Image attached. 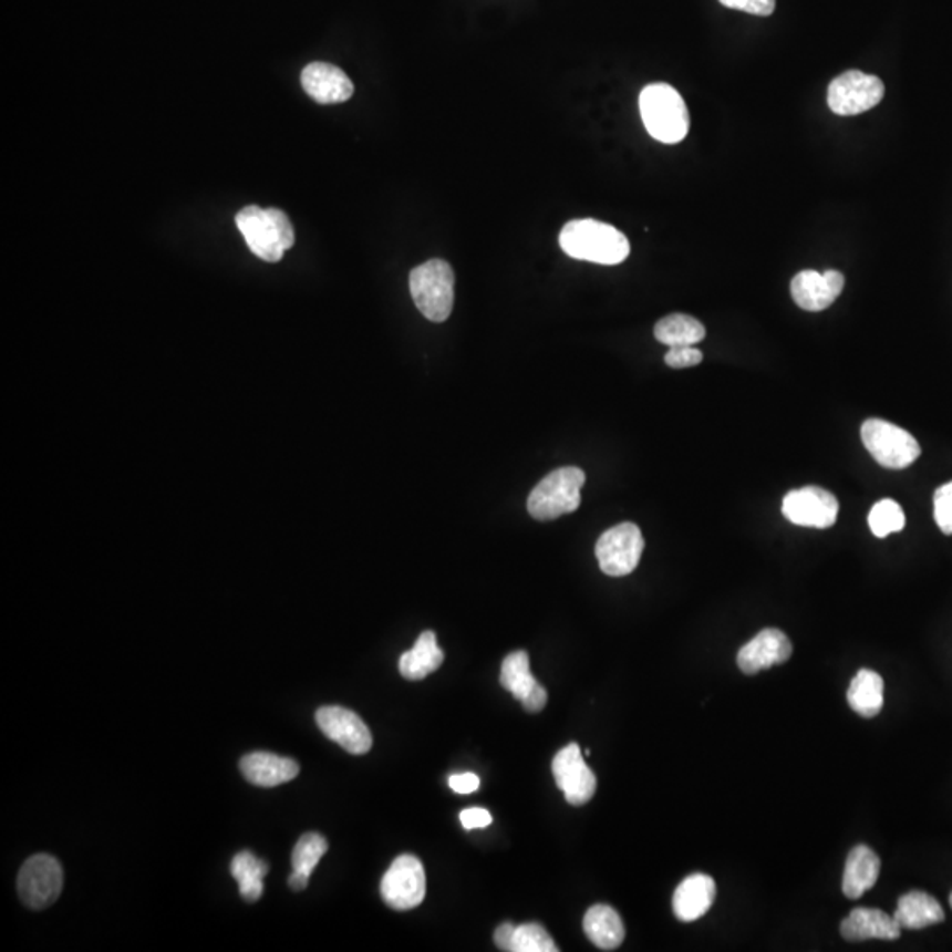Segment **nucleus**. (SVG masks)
Here are the masks:
<instances>
[{
    "label": "nucleus",
    "instance_id": "obj_1",
    "mask_svg": "<svg viewBox=\"0 0 952 952\" xmlns=\"http://www.w3.org/2000/svg\"><path fill=\"white\" fill-rule=\"evenodd\" d=\"M559 246L573 260L597 265L623 263L630 256V242L624 234L597 219L567 223L559 234Z\"/></svg>",
    "mask_w": 952,
    "mask_h": 952
},
{
    "label": "nucleus",
    "instance_id": "obj_2",
    "mask_svg": "<svg viewBox=\"0 0 952 952\" xmlns=\"http://www.w3.org/2000/svg\"><path fill=\"white\" fill-rule=\"evenodd\" d=\"M237 228L246 238L252 255L263 261L276 263L294 244V230L290 217L278 208H261L256 205L242 208L235 217Z\"/></svg>",
    "mask_w": 952,
    "mask_h": 952
},
{
    "label": "nucleus",
    "instance_id": "obj_3",
    "mask_svg": "<svg viewBox=\"0 0 952 952\" xmlns=\"http://www.w3.org/2000/svg\"><path fill=\"white\" fill-rule=\"evenodd\" d=\"M645 130L666 145L683 142L689 135L690 115L680 92L666 83H651L639 97Z\"/></svg>",
    "mask_w": 952,
    "mask_h": 952
},
{
    "label": "nucleus",
    "instance_id": "obj_4",
    "mask_svg": "<svg viewBox=\"0 0 952 952\" xmlns=\"http://www.w3.org/2000/svg\"><path fill=\"white\" fill-rule=\"evenodd\" d=\"M455 273L451 263L428 260L410 273V291L418 311L434 323L448 320L454 309Z\"/></svg>",
    "mask_w": 952,
    "mask_h": 952
},
{
    "label": "nucleus",
    "instance_id": "obj_5",
    "mask_svg": "<svg viewBox=\"0 0 952 952\" xmlns=\"http://www.w3.org/2000/svg\"><path fill=\"white\" fill-rule=\"evenodd\" d=\"M584 482L586 473L576 466L549 473L529 494L528 511L532 519L555 520L576 511Z\"/></svg>",
    "mask_w": 952,
    "mask_h": 952
},
{
    "label": "nucleus",
    "instance_id": "obj_6",
    "mask_svg": "<svg viewBox=\"0 0 952 952\" xmlns=\"http://www.w3.org/2000/svg\"><path fill=\"white\" fill-rule=\"evenodd\" d=\"M861 439L880 466L904 469L921 457V445L904 428L880 418H870L861 427Z\"/></svg>",
    "mask_w": 952,
    "mask_h": 952
},
{
    "label": "nucleus",
    "instance_id": "obj_7",
    "mask_svg": "<svg viewBox=\"0 0 952 952\" xmlns=\"http://www.w3.org/2000/svg\"><path fill=\"white\" fill-rule=\"evenodd\" d=\"M644 537L639 526L621 522L607 529L597 541L598 565L609 577L630 576L644 552Z\"/></svg>",
    "mask_w": 952,
    "mask_h": 952
},
{
    "label": "nucleus",
    "instance_id": "obj_8",
    "mask_svg": "<svg viewBox=\"0 0 952 952\" xmlns=\"http://www.w3.org/2000/svg\"><path fill=\"white\" fill-rule=\"evenodd\" d=\"M64 873L55 857L38 853L27 859L18 873V894L32 910L48 909L61 897Z\"/></svg>",
    "mask_w": 952,
    "mask_h": 952
},
{
    "label": "nucleus",
    "instance_id": "obj_9",
    "mask_svg": "<svg viewBox=\"0 0 952 952\" xmlns=\"http://www.w3.org/2000/svg\"><path fill=\"white\" fill-rule=\"evenodd\" d=\"M882 80L862 71H847L832 80L827 91V104L836 115L852 117L875 108L883 100Z\"/></svg>",
    "mask_w": 952,
    "mask_h": 952
},
{
    "label": "nucleus",
    "instance_id": "obj_10",
    "mask_svg": "<svg viewBox=\"0 0 952 952\" xmlns=\"http://www.w3.org/2000/svg\"><path fill=\"white\" fill-rule=\"evenodd\" d=\"M381 898L394 910H412L424 901L425 871L421 859L399 856L381 880Z\"/></svg>",
    "mask_w": 952,
    "mask_h": 952
},
{
    "label": "nucleus",
    "instance_id": "obj_11",
    "mask_svg": "<svg viewBox=\"0 0 952 952\" xmlns=\"http://www.w3.org/2000/svg\"><path fill=\"white\" fill-rule=\"evenodd\" d=\"M782 511L790 522L803 528L827 529L835 526L840 503L829 490L808 485L793 490L784 498Z\"/></svg>",
    "mask_w": 952,
    "mask_h": 952
},
{
    "label": "nucleus",
    "instance_id": "obj_12",
    "mask_svg": "<svg viewBox=\"0 0 952 952\" xmlns=\"http://www.w3.org/2000/svg\"><path fill=\"white\" fill-rule=\"evenodd\" d=\"M552 775L559 790H563L565 799L573 806H582L591 801L597 793V776L589 769L584 755L576 743L565 746L552 760Z\"/></svg>",
    "mask_w": 952,
    "mask_h": 952
},
{
    "label": "nucleus",
    "instance_id": "obj_13",
    "mask_svg": "<svg viewBox=\"0 0 952 952\" xmlns=\"http://www.w3.org/2000/svg\"><path fill=\"white\" fill-rule=\"evenodd\" d=\"M317 723L321 732L346 749L348 754L364 755L373 746V734L364 720L346 707H321L317 713Z\"/></svg>",
    "mask_w": 952,
    "mask_h": 952
},
{
    "label": "nucleus",
    "instance_id": "obj_14",
    "mask_svg": "<svg viewBox=\"0 0 952 952\" xmlns=\"http://www.w3.org/2000/svg\"><path fill=\"white\" fill-rule=\"evenodd\" d=\"M845 288V276L838 270H803L790 282V293L799 308L809 312L824 311L840 297Z\"/></svg>",
    "mask_w": 952,
    "mask_h": 952
},
{
    "label": "nucleus",
    "instance_id": "obj_15",
    "mask_svg": "<svg viewBox=\"0 0 952 952\" xmlns=\"http://www.w3.org/2000/svg\"><path fill=\"white\" fill-rule=\"evenodd\" d=\"M793 656V642L778 628H766L741 648L737 665L741 672L754 675L773 665L787 662Z\"/></svg>",
    "mask_w": 952,
    "mask_h": 952
},
{
    "label": "nucleus",
    "instance_id": "obj_16",
    "mask_svg": "<svg viewBox=\"0 0 952 952\" xmlns=\"http://www.w3.org/2000/svg\"><path fill=\"white\" fill-rule=\"evenodd\" d=\"M302 87L320 104H338L350 100L355 87L344 71L327 62H312L302 71Z\"/></svg>",
    "mask_w": 952,
    "mask_h": 952
},
{
    "label": "nucleus",
    "instance_id": "obj_17",
    "mask_svg": "<svg viewBox=\"0 0 952 952\" xmlns=\"http://www.w3.org/2000/svg\"><path fill=\"white\" fill-rule=\"evenodd\" d=\"M240 770L249 784L272 788L297 778L300 767L293 758L279 757L269 752H255L240 760Z\"/></svg>",
    "mask_w": 952,
    "mask_h": 952
},
{
    "label": "nucleus",
    "instance_id": "obj_18",
    "mask_svg": "<svg viewBox=\"0 0 952 952\" xmlns=\"http://www.w3.org/2000/svg\"><path fill=\"white\" fill-rule=\"evenodd\" d=\"M716 898V883L710 875L693 873L675 889L672 898V909L675 918L683 922H692L706 915Z\"/></svg>",
    "mask_w": 952,
    "mask_h": 952
},
{
    "label": "nucleus",
    "instance_id": "obj_19",
    "mask_svg": "<svg viewBox=\"0 0 952 952\" xmlns=\"http://www.w3.org/2000/svg\"><path fill=\"white\" fill-rule=\"evenodd\" d=\"M841 937L849 942L880 939L897 940L901 935V927L894 915H888L877 909H853L849 918H845L840 927Z\"/></svg>",
    "mask_w": 952,
    "mask_h": 952
},
{
    "label": "nucleus",
    "instance_id": "obj_20",
    "mask_svg": "<svg viewBox=\"0 0 952 952\" xmlns=\"http://www.w3.org/2000/svg\"><path fill=\"white\" fill-rule=\"evenodd\" d=\"M880 875V857L866 845H857L850 850L844 871V894L850 900H859L868 889L873 888Z\"/></svg>",
    "mask_w": 952,
    "mask_h": 952
},
{
    "label": "nucleus",
    "instance_id": "obj_21",
    "mask_svg": "<svg viewBox=\"0 0 952 952\" xmlns=\"http://www.w3.org/2000/svg\"><path fill=\"white\" fill-rule=\"evenodd\" d=\"M894 919L901 930H924L944 921L945 913L942 904L928 892H907L898 901Z\"/></svg>",
    "mask_w": 952,
    "mask_h": 952
},
{
    "label": "nucleus",
    "instance_id": "obj_22",
    "mask_svg": "<svg viewBox=\"0 0 952 952\" xmlns=\"http://www.w3.org/2000/svg\"><path fill=\"white\" fill-rule=\"evenodd\" d=\"M445 654L436 642V633L427 632L418 637L413 650L407 651L399 660V672L410 681H421L442 666Z\"/></svg>",
    "mask_w": 952,
    "mask_h": 952
},
{
    "label": "nucleus",
    "instance_id": "obj_23",
    "mask_svg": "<svg viewBox=\"0 0 952 952\" xmlns=\"http://www.w3.org/2000/svg\"><path fill=\"white\" fill-rule=\"evenodd\" d=\"M584 931L588 939L603 951H614L623 944V921L609 904H594L586 912Z\"/></svg>",
    "mask_w": 952,
    "mask_h": 952
},
{
    "label": "nucleus",
    "instance_id": "obj_24",
    "mask_svg": "<svg viewBox=\"0 0 952 952\" xmlns=\"http://www.w3.org/2000/svg\"><path fill=\"white\" fill-rule=\"evenodd\" d=\"M847 701L862 718H875L883 707V680L880 674L870 669L857 672L850 683Z\"/></svg>",
    "mask_w": 952,
    "mask_h": 952
},
{
    "label": "nucleus",
    "instance_id": "obj_25",
    "mask_svg": "<svg viewBox=\"0 0 952 952\" xmlns=\"http://www.w3.org/2000/svg\"><path fill=\"white\" fill-rule=\"evenodd\" d=\"M654 338L665 346H695L706 338V327L689 314H671L654 325Z\"/></svg>",
    "mask_w": 952,
    "mask_h": 952
},
{
    "label": "nucleus",
    "instance_id": "obj_26",
    "mask_svg": "<svg viewBox=\"0 0 952 952\" xmlns=\"http://www.w3.org/2000/svg\"><path fill=\"white\" fill-rule=\"evenodd\" d=\"M267 873H269V865L247 850L237 853L231 861V875L238 882L240 897L247 903H255L263 897V879Z\"/></svg>",
    "mask_w": 952,
    "mask_h": 952
},
{
    "label": "nucleus",
    "instance_id": "obj_27",
    "mask_svg": "<svg viewBox=\"0 0 952 952\" xmlns=\"http://www.w3.org/2000/svg\"><path fill=\"white\" fill-rule=\"evenodd\" d=\"M501 684L517 701H522L537 686L538 681L529 671V656L526 651H516L503 660Z\"/></svg>",
    "mask_w": 952,
    "mask_h": 952
},
{
    "label": "nucleus",
    "instance_id": "obj_28",
    "mask_svg": "<svg viewBox=\"0 0 952 952\" xmlns=\"http://www.w3.org/2000/svg\"><path fill=\"white\" fill-rule=\"evenodd\" d=\"M327 850H329V844L323 836L318 832H306L294 845L293 857H291L293 873L309 879Z\"/></svg>",
    "mask_w": 952,
    "mask_h": 952
},
{
    "label": "nucleus",
    "instance_id": "obj_29",
    "mask_svg": "<svg viewBox=\"0 0 952 952\" xmlns=\"http://www.w3.org/2000/svg\"><path fill=\"white\" fill-rule=\"evenodd\" d=\"M904 511L894 499H882L871 508L868 524L871 532L877 538H886L891 532L901 531L904 528Z\"/></svg>",
    "mask_w": 952,
    "mask_h": 952
},
{
    "label": "nucleus",
    "instance_id": "obj_30",
    "mask_svg": "<svg viewBox=\"0 0 952 952\" xmlns=\"http://www.w3.org/2000/svg\"><path fill=\"white\" fill-rule=\"evenodd\" d=\"M555 940L550 939L546 928L540 924H522L516 928L514 933V948L511 952H556Z\"/></svg>",
    "mask_w": 952,
    "mask_h": 952
},
{
    "label": "nucleus",
    "instance_id": "obj_31",
    "mask_svg": "<svg viewBox=\"0 0 952 952\" xmlns=\"http://www.w3.org/2000/svg\"><path fill=\"white\" fill-rule=\"evenodd\" d=\"M933 517L944 535H952V480L940 485L933 496Z\"/></svg>",
    "mask_w": 952,
    "mask_h": 952
},
{
    "label": "nucleus",
    "instance_id": "obj_32",
    "mask_svg": "<svg viewBox=\"0 0 952 952\" xmlns=\"http://www.w3.org/2000/svg\"><path fill=\"white\" fill-rule=\"evenodd\" d=\"M702 359V351L695 346H674L666 351L665 364L672 369L695 368Z\"/></svg>",
    "mask_w": 952,
    "mask_h": 952
},
{
    "label": "nucleus",
    "instance_id": "obj_33",
    "mask_svg": "<svg viewBox=\"0 0 952 952\" xmlns=\"http://www.w3.org/2000/svg\"><path fill=\"white\" fill-rule=\"evenodd\" d=\"M725 8L737 9L757 17H769L775 13L776 0H720Z\"/></svg>",
    "mask_w": 952,
    "mask_h": 952
},
{
    "label": "nucleus",
    "instance_id": "obj_34",
    "mask_svg": "<svg viewBox=\"0 0 952 952\" xmlns=\"http://www.w3.org/2000/svg\"><path fill=\"white\" fill-rule=\"evenodd\" d=\"M459 818L461 824H463L466 831H472V829H484V827L493 824V815L484 808L464 809V811H461Z\"/></svg>",
    "mask_w": 952,
    "mask_h": 952
},
{
    "label": "nucleus",
    "instance_id": "obj_35",
    "mask_svg": "<svg viewBox=\"0 0 952 952\" xmlns=\"http://www.w3.org/2000/svg\"><path fill=\"white\" fill-rule=\"evenodd\" d=\"M452 790L457 794H472L480 787V779L473 773H464V775H452L448 779Z\"/></svg>",
    "mask_w": 952,
    "mask_h": 952
},
{
    "label": "nucleus",
    "instance_id": "obj_36",
    "mask_svg": "<svg viewBox=\"0 0 952 952\" xmlns=\"http://www.w3.org/2000/svg\"><path fill=\"white\" fill-rule=\"evenodd\" d=\"M520 702L528 713H540L547 704V690L538 683Z\"/></svg>",
    "mask_w": 952,
    "mask_h": 952
},
{
    "label": "nucleus",
    "instance_id": "obj_37",
    "mask_svg": "<svg viewBox=\"0 0 952 952\" xmlns=\"http://www.w3.org/2000/svg\"><path fill=\"white\" fill-rule=\"evenodd\" d=\"M514 933H516V927H514V924H510V922L501 924V927L496 930V933H494V942H496L498 949L511 952V948H514Z\"/></svg>",
    "mask_w": 952,
    "mask_h": 952
},
{
    "label": "nucleus",
    "instance_id": "obj_38",
    "mask_svg": "<svg viewBox=\"0 0 952 952\" xmlns=\"http://www.w3.org/2000/svg\"><path fill=\"white\" fill-rule=\"evenodd\" d=\"M949 903H951V909H952V892H951V897H949Z\"/></svg>",
    "mask_w": 952,
    "mask_h": 952
}]
</instances>
